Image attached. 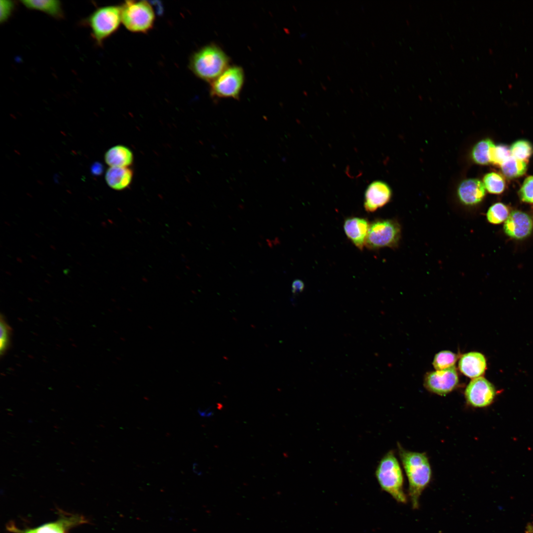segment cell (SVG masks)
Returning <instances> with one entry per match:
<instances>
[{"instance_id":"6da1fadb","label":"cell","mask_w":533,"mask_h":533,"mask_svg":"<svg viewBox=\"0 0 533 533\" xmlns=\"http://www.w3.org/2000/svg\"><path fill=\"white\" fill-rule=\"evenodd\" d=\"M399 457L408 478L409 495L414 509L419 506L420 496L429 485L432 470L426 454L404 449L398 443Z\"/></svg>"},{"instance_id":"7a4b0ae2","label":"cell","mask_w":533,"mask_h":533,"mask_svg":"<svg viewBox=\"0 0 533 533\" xmlns=\"http://www.w3.org/2000/svg\"><path fill=\"white\" fill-rule=\"evenodd\" d=\"M229 58L215 43L207 44L191 56L189 68L197 77L211 82L229 66Z\"/></svg>"},{"instance_id":"3957f363","label":"cell","mask_w":533,"mask_h":533,"mask_svg":"<svg viewBox=\"0 0 533 533\" xmlns=\"http://www.w3.org/2000/svg\"><path fill=\"white\" fill-rule=\"evenodd\" d=\"M121 23L120 6L114 5L97 7L79 23L90 29L92 39L99 47L117 31Z\"/></svg>"},{"instance_id":"277c9868","label":"cell","mask_w":533,"mask_h":533,"mask_svg":"<svg viewBox=\"0 0 533 533\" xmlns=\"http://www.w3.org/2000/svg\"><path fill=\"white\" fill-rule=\"evenodd\" d=\"M377 479L381 489L396 501L407 502L404 491V478L400 464L393 451H389L381 459L376 471Z\"/></svg>"},{"instance_id":"5b68a950","label":"cell","mask_w":533,"mask_h":533,"mask_svg":"<svg viewBox=\"0 0 533 533\" xmlns=\"http://www.w3.org/2000/svg\"><path fill=\"white\" fill-rule=\"evenodd\" d=\"M121 23L130 32L147 33L153 27L155 13L146 0H126L120 5Z\"/></svg>"},{"instance_id":"8992f818","label":"cell","mask_w":533,"mask_h":533,"mask_svg":"<svg viewBox=\"0 0 533 533\" xmlns=\"http://www.w3.org/2000/svg\"><path fill=\"white\" fill-rule=\"evenodd\" d=\"M401 235L400 227L392 219H377L370 223L365 246L370 250L395 248Z\"/></svg>"},{"instance_id":"52a82bcc","label":"cell","mask_w":533,"mask_h":533,"mask_svg":"<svg viewBox=\"0 0 533 533\" xmlns=\"http://www.w3.org/2000/svg\"><path fill=\"white\" fill-rule=\"evenodd\" d=\"M244 81L243 69L238 66H229L210 83V95L214 99H238Z\"/></svg>"},{"instance_id":"ba28073f","label":"cell","mask_w":533,"mask_h":533,"mask_svg":"<svg viewBox=\"0 0 533 533\" xmlns=\"http://www.w3.org/2000/svg\"><path fill=\"white\" fill-rule=\"evenodd\" d=\"M495 394L494 386L482 377L473 379L464 392L467 403L475 408H483L490 405Z\"/></svg>"},{"instance_id":"9c48e42d","label":"cell","mask_w":533,"mask_h":533,"mask_svg":"<svg viewBox=\"0 0 533 533\" xmlns=\"http://www.w3.org/2000/svg\"><path fill=\"white\" fill-rule=\"evenodd\" d=\"M458 383L455 367L428 373L424 379V385L429 391L439 395H445L452 391Z\"/></svg>"},{"instance_id":"30bf717a","label":"cell","mask_w":533,"mask_h":533,"mask_svg":"<svg viewBox=\"0 0 533 533\" xmlns=\"http://www.w3.org/2000/svg\"><path fill=\"white\" fill-rule=\"evenodd\" d=\"M504 230L509 237L521 239L529 236L533 229V220L528 214L520 211H512L505 220Z\"/></svg>"},{"instance_id":"8fae6325","label":"cell","mask_w":533,"mask_h":533,"mask_svg":"<svg viewBox=\"0 0 533 533\" xmlns=\"http://www.w3.org/2000/svg\"><path fill=\"white\" fill-rule=\"evenodd\" d=\"M391 197V190L387 184L381 181H374L365 192V210L369 213L374 212L387 204Z\"/></svg>"},{"instance_id":"7c38bea8","label":"cell","mask_w":533,"mask_h":533,"mask_svg":"<svg viewBox=\"0 0 533 533\" xmlns=\"http://www.w3.org/2000/svg\"><path fill=\"white\" fill-rule=\"evenodd\" d=\"M369 226L368 220L362 217H350L346 218L344 221L345 234L352 244L360 251H362L365 246Z\"/></svg>"},{"instance_id":"4fadbf2b","label":"cell","mask_w":533,"mask_h":533,"mask_svg":"<svg viewBox=\"0 0 533 533\" xmlns=\"http://www.w3.org/2000/svg\"><path fill=\"white\" fill-rule=\"evenodd\" d=\"M486 367L485 356L478 352H470L463 354L458 362L460 372L472 379L481 377L484 374Z\"/></svg>"},{"instance_id":"5bb4252c","label":"cell","mask_w":533,"mask_h":533,"mask_svg":"<svg viewBox=\"0 0 533 533\" xmlns=\"http://www.w3.org/2000/svg\"><path fill=\"white\" fill-rule=\"evenodd\" d=\"M485 188L482 182L476 179L463 181L458 188V195L464 204L472 205L480 202L485 195Z\"/></svg>"},{"instance_id":"9a60e30c","label":"cell","mask_w":533,"mask_h":533,"mask_svg":"<svg viewBox=\"0 0 533 533\" xmlns=\"http://www.w3.org/2000/svg\"><path fill=\"white\" fill-rule=\"evenodd\" d=\"M20 2L26 8L43 12L57 20L65 16L62 4L58 0H23Z\"/></svg>"},{"instance_id":"2e32d148","label":"cell","mask_w":533,"mask_h":533,"mask_svg":"<svg viewBox=\"0 0 533 533\" xmlns=\"http://www.w3.org/2000/svg\"><path fill=\"white\" fill-rule=\"evenodd\" d=\"M133 174L132 170L129 167H110L105 174V180L111 188L121 190L129 186Z\"/></svg>"},{"instance_id":"e0dca14e","label":"cell","mask_w":533,"mask_h":533,"mask_svg":"<svg viewBox=\"0 0 533 533\" xmlns=\"http://www.w3.org/2000/svg\"><path fill=\"white\" fill-rule=\"evenodd\" d=\"M105 161L110 167H128L133 162L134 156L130 149L122 145L111 148L105 154Z\"/></svg>"},{"instance_id":"ac0fdd59","label":"cell","mask_w":533,"mask_h":533,"mask_svg":"<svg viewBox=\"0 0 533 533\" xmlns=\"http://www.w3.org/2000/svg\"><path fill=\"white\" fill-rule=\"evenodd\" d=\"M82 521L80 517H64L56 522L47 523L38 527L24 531L22 533H66L71 527Z\"/></svg>"},{"instance_id":"d6986e66","label":"cell","mask_w":533,"mask_h":533,"mask_svg":"<svg viewBox=\"0 0 533 533\" xmlns=\"http://www.w3.org/2000/svg\"><path fill=\"white\" fill-rule=\"evenodd\" d=\"M495 146L489 139L483 140L476 144L472 151L474 161L480 164L491 163L493 151Z\"/></svg>"},{"instance_id":"ffe728a7","label":"cell","mask_w":533,"mask_h":533,"mask_svg":"<svg viewBox=\"0 0 533 533\" xmlns=\"http://www.w3.org/2000/svg\"><path fill=\"white\" fill-rule=\"evenodd\" d=\"M503 174L507 178H515L522 176L527 169L526 162L511 156L501 165Z\"/></svg>"},{"instance_id":"44dd1931","label":"cell","mask_w":533,"mask_h":533,"mask_svg":"<svg viewBox=\"0 0 533 533\" xmlns=\"http://www.w3.org/2000/svg\"><path fill=\"white\" fill-rule=\"evenodd\" d=\"M509 215L507 207L502 203L492 205L487 213L488 221L493 224H499L505 221Z\"/></svg>"},{"instance_id":"7402d4cb","label":"cell","mask_w":533,"mask_h":533,"mask_svg":"<svg viewBox=\"0 0 533 533\" xmlns=\"http://www.w3.org/2000/svg\"><path fill=\"white\" fill-rule=\"evenodd\" d=\"M457 359V355L452 351H441L435 355L433 365L436 370H445L454 366Z\"/></svg>"},{"instance_id":"603a6c76","label":"cell","mask_w":533,"mask_h":533,"mask_svg":"<svg viewBox=\"0 0 533 533\" xmlns=\"http://www.w3.org/2000/svg\"><path fill=\"white\" fill-rule=\"evenodd\" d=\"M483 182L486 189L491 193H500L505 188L504 179L501 175L495 172L486 174L484 177Z\"/></svg>"},{"instance_id":"cb8c5ba5","label":"cell","mask_w":533,"mask_h":533,"mask_svg":"<svg viewBox=\"0 0 533 533\" xmlns=\"http://www.w3.org/2000/svg\"><path fill=\"white\" fill-rule=\"evenodd\" d=\"M512 157L526 162L533 152L531 144L526 140H519L514 143L510 149Z\"/></svg>"},{"instance_id":"d4e9b609","label":"cell","mask_w":533,"mask_h":533,"mask_svg":"<svg viewBox=\"0 0 533 533\" xmlns=\"http://www.w3.org/2000/svg\"><path fill=\"white\" fill-rule=\"evenodd\" d=\"M0 355H2L9 346L11 330L2 315L0 316Z\"/></svg>"},{"instance_id":"484cf974","label":"cell","mask_w":533,"mask_h":533,"mask_svg":"<svg viewBox=\"0 0 533 533\" xmlns=\"http://www.w3.org/2000/svg\"><path fill=\"white\" fill-rule=\"evenodd\" d=\"M510 149L503 145H498L494 148L491 157V163L501 166L510 156Z\"/></svg>"},{"instance_id":"4316f807","label":"cell","mask_w":533,"mask_h":533,"mask_svg":"<svg viewBox=\"0 0 533 533\" xmlns=\"http://www.w3.org/2000/svg\"><path fill=\"white\" fill-rule=\"evenodd\" d=\"M519 195L522 201L533 203V176L525 180L519 190Z\"/></svg>"},{"instance_id":"83f0119b","label":"cell","mask_w":533,"mask_h":533,"mask_svg":"<svg viewBox=\"0 0 533 533\" xmlns=\"http://www.w3.org/2000/svg\"><path fill=\"white\" fill-rule=\"evenodd\" d=\"M16 8V3L13 0L0 1V22H6L12 16Z\"/></svg>"},{"instance_id":"f1b7e54d","label":"cell","mask_w":533,"mask_h":533,"mask_svg":"<svg viewBox=\"0 0 533 533\" xmlns=\"http://www.w3.org/2000/svg\"><path fill=\"white\" fill-rule=\"evenodd\" d=\"M305 287L304 283L300 279L295 280L292 285V291L293 294H297L302 292Z\"/></svg>"},{"instance_id":"f546056e","label":"cell","mask_w":533,"mask_h":533,"mask_svg":"<svg viewBox=\"0 0 533 533\" xmlns=\"http://www.w3.org/2000/svg\"><path fill=\"white\" fill-rule=\"evenodd\" d=\"M197 413L202 418H210L214 415V410L212 407H209L205 409L198 408Z\"/></svg>"},{"instance_id":"4dcf8cb0","label":"cell","mask_w":533,"mask_h":533,"mask_svg":"<svg viewBox=\"0 0 533 533\" xmlns=\"http://www.w3.org/2000/svg\"><path fill=\"white\" fill-rule=\"evenodd\" d=\"M102 166L99 163H96L92 167L93 172L96 174H100L102 171Z\"/></svg>"},{"instance_id":"1f68e13d","label":"cell","mask_w":533,"mask_h":533,"mask_svg":"<svg viewBox=\"0 0 533 533\" xmlns=\"http://www.w3.org/2000/svg\"><path fill=\"white\" fill-rule=\"evenodd\" d=\"M525 533H533V522H528L526 524Z\"/></svg>"},{"instance_id":"d6a6232c","label":"cell","mask_w":533,"mask_h":533,"mask_svg":"<svg viewBox=\"0 0 533 533\" xmlns=\"http://www.w3.org/2000/svg\"><path fill=\"white\" fill-rule=\"evenodd\" d=\"M192 467V470L194 473H196L197 474H201V471L200 470V469H199V466L197 463H193Z\"/></svg>"}]
</instances>
